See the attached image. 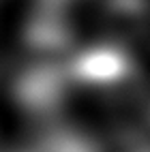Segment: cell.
<instances>
[{
	"label": "cell",
	"instance_id": "obj_1",
	"mask_svg": "<svg viewBox=\"0 0 150 152\" xmlns=\"http://www.w3.org/2000/svg\"><path fill=\"white\" fill-rule=\"evenodd\" d=\"M67 79H71L69 69L54 60H41L26 66L15 77L13 94L30 111H47L62 101Z\"/></svg>",
	"mask_w": 150,
	"mask_h": 152
},
{
	"label": "cell",
	"instance_id": "obj_2",
	"mask_svg": "<svg viewBox=\"0 0 150 152\" xmlns=\"http://www.w3.org/2000/svg\"><path fill=\"white\" fill-rule=\"evenodd\" d=\"M69 75L82 84L109 86L131 73V58L118 45H92L79 52L67 66Z\"/></svg>",
	"mask_w": 150,
	"mask_h": 152
},
{
	"label": "cell",
	"instance_id": "obj_3",
	"mask_svg": "<svg viewBox=\"0 0 150 152\" xmlns=\"http://www.w3.org/2000/svg\"><path fill=\"white\" fill-rule=\"evenodd\" d=\"M54 9L56 7H47L45 11L37 13L26 26V41L39 52H58L71 41V30Z\"/></svg>",
	"mask_w": 150,
	"mask_h": 152
},
{
	"label": "cell",
	"instance_id": "obj_4",
	"mask_svg": "<svg viewBox=\"0 0 150 152\" xmlns=\"http://www.w3.org/2000/svg\"><path fill=\"white\" fill-rule=\"evenodd\" d=\"M24 152H94V148L77 133H71V131H52V133L39 137Z\"/></svg>",
	"mask_w": 150,
	"mask_h": 152
},
{
	"label": "cell",
	"instance_id": "obj_5",
	"mask_svg": "<svg viewBox=\"0 0 150 152\" xmlns=\"http://www.w3.org/2000/svg\"><path fill=\"white\" fill-rule=\"evenodd\" d=\"M45 2H47L49 7H56V4H60V2H64V0H45Z\"/></svg>",
	"mask_w": 150,
	"mask_h": 152
}]
</instances>
